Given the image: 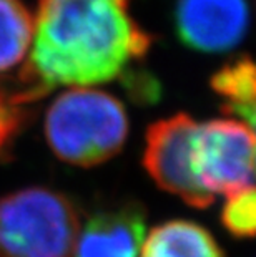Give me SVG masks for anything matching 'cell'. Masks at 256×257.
Wrapping results in <instances>:
<instances>
[{
  "instance_id": "52a82bcc",
  "label": "cell",
  "mask_w": 256,
  "mask_h": 257,
  "mask_svg": "<svg viewBox=\"0 0 256 257\" xmlns=\"http://www.w3.org/2000/svg\"><path fill=\"white\" fill-rule=\"evenodd\" d=\"M145 240V212L135 202L94 212L80 227L75 257H140Z\"/></svg>"
},
{
  "instance_id": "8992f818",
  "label": "cell",
  "mask_w": 256,
  "mask_h": 257,
  "mask_svg": "<svg viewBox=\"0 0 256 257\" xmlns=\"http://www.w3.org/2000/svg\"><path fill=\"white\" fill-rule=\"evenodd\" d=\"M246 0H178L175 29L183 45L203 53L235 48L246 35Z\"/></svg>"
},
{
  "instance_id": "9c48e42d",
  "label": "cell",
  "mask_w": 256,
  "mask_h": 257,
  "mask_svg": "<svg viewBox=\"0 0 256 257\" xmlns=\"http://www.w3.org/2000/svg\"><path fill=\"white\" fill-rule=\"evenodd\" d=\"M34 40V15L22 0H0V73L24 62Z\"/></svg>"
},
{
  "instance_id": "277c9868",
  "label": "cell",
  "mask_w": 256,
  "mask_h": 257,
  "mask_svg": "<svg viewBox=\"0 0 256 257\" xmlns=\"http://www.w3.org/2000/svg\"><path fill=\"white\" fill-rule=\"evenodd\" d=\"M195 174L210 196H228L253 184L256 135L244 121L211 119L195 136Z\"/></svg>"
},
{
  "instance_id": "30bf717a",
  "label": "cell",
  "mask_w": 256,
  "mask_h": 257,
  "mask_svg": "<svg viewBox=\"0 0 256 257\" xmlns=\"http://www.w3.org/2000/svg\"><path fill=\"white\" fill-rule=\"evenodd\" d=\"M37 98L20 85L19 88H7L0 85V160L10 155L14 143L30 118L29 105Z\"/></svg>"
},
{
  "instance_id": "8fae6325",
  "label": "cell",
  "mask_w": 256,
  "mask_h": 257,
  "mask_svg": "<svg viewBox=\"0 0 256 257\" xmlns=\"http://www.w3.org/2000/svg\"><path fill=\"white\" fill-rule=\"evenodd\" d=\"M221 222L235 237L256 236V186H248L228 196L221 211Z\"/></svg>"
},
{
  "instance_id": "5b68a950",
  "label": "cell",
  "mask_w": 256,
  "mask_h": 257,
  "mask_svg": "<svg viewBox=\"0 0 256 257\" xmlns=\"http://www.w3.org/2000/svg\"><path fill=\"white\" fill-rule=\"evenodd\" d=\"M197 130L198 123L185 113L153 123L146 131L143 165L163 191L197 209H205L215 198L201 188L195 174Z\"/></svg>"
},
{
  "instance_id": "7c38bea8",
  "label": "cell",
  "mask_w": 256,
  "mask_h": 257,
  "mask_svg": "<svg viewBox=\"0 0 256 257\" xmlns=\"http://www.w3.org/2000/svg\"><path fill=\"white\" fill-rule=\"evenodd\" d=\"M228 113H235L238 116H241L244 119V123H246L256 135V80H254V85L251 86V90L244 96V100L239 101L238 105L231 106L230 110H228Z\"/></svg>"
},
{
  "instance_id": "7a4b0ae2",
  "label": "cell",
  "mask_w": 256,
  "mask_h": 257,
  "mask_svg": "<svg viewBox=\"0 0 256 257\" xmlns=\"http://www.w3.org/2000/svg\"><path fill=\"white\" fill-rule=\"evenodd\" d=\"M128 136V116L118 98L102 90L70 88L52 103L45 138L55 156L90 168L118 155Z\"/></svg>"
},
{
  "instance_id": "6da1fadb",
  "label": "cell",
  "mask_w": 256,
  "mask_h": 257,
  "mask_svg": "<svg viewBox=\"0 0 256 257\" xmlns=\"http://www.w3.org/2000/svg\"><path fill=\"white\" fill-rule=\"evenodd\" d=\"M128 0H39L20 83L37 100L57 86L89 88L125 75L151 45Z\"/></svg>"
},
{
  "instance_id": "ba28073f",
  "label": "cell",
  "mask_w": 256,
  "mask_h": 257,
  "mask_svg": "<svg viewBox=\"0 0 256 257\" xmlns=\"http://www.w3.org/2000/svg\"><path fill=\"white\" fill-rule=\"evenodd\" d=\"M140 257H225L215 237L190 221H168L151 229Z\"/></svg>"
},
{
  "instance_id": "3957f363",
  "label": "cell",
  "mask_w": 256,
  "mask_h": 257,
  "mask_svg": "<svg viewBox=\"0 0 256 257\" xmlns=\"http://www.w3.org/2000/svg\"><path fill=\"white\" fill-rule=\"evenodd\" d=\"M80 232L77 207L47 188L0 199V257H72Z\"/></svg>"
}]
</instances>
